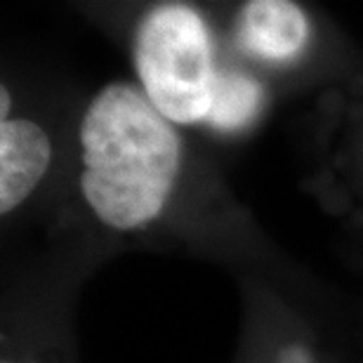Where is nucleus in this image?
I'll return each instance as SVG.
<instances>
[{"label":"nucleus","instance_id":"f257e3e1","mask_svg":"<svg viewBox=\"0 0 363 363\" xmlns=\"http://www.w3.org/2000/svg\"><path fill=\"white\" fill-rule=\"evenodd\" d=\"M85 201L104 224L135 229L161 213L179 172L170 121L130 85H108L81 125Z\"/></svg>","mask_w":363,"mask_h":363},{"label":"nucleus","instance_id":"f03ea898","mask_svg":"<svg viewBox=\"0 0 363 363\" xmlns=\"http://www.w3.org/2000/svg\"><path fill=\"white\" fill-rule=\"evenodd\" d=\"M135 64L147 99L170 123L208 118L217 69L199 12L186 5L151 10L137 28Z\"/></svg>","mask_w":363,"mask_h":363},{"label":"nucleus","instance_id":"7ed1b4c3","mask_svg":"<svg viewBox=\"0 0 363 363\" xmlns=\"http://www.w3.org/2000/svg\"><path fill=\"white\" fill-rule=\"evenodd\" d=\"M50 140L31 121L0 123V213L7 215L33 191L50 165Z\"/></svg>","mask_w":363,"mask_h":363},{"label":"nucleus","instance_id":"20e7f679","mask_svg":"<svg viewBox=\"0 0 363 363\" xmlns=\"http://www.w3.org/2000/svg\"><path fill=\"white\" fill-rule=\"evenodd\" d=\"M307 38V17L295 3L252 0L243 7L238 21V43L259 60H293Z\"/></svg>","mask_w":363,"mask_h":363},{"label":"nucleus","instance_id":"39448f33","mask_svg":"<svg viewBox=\"0 0 363 363\" xmlns=\"http://www.w3.org/2000/svg\"><path fill=\"white\" fill-rule=\"evenodd\" d=\"M259 101H262V90L252 78L234 71H217L213 108L206 121L217 130L243 128L257 113Z\"/></svg>","mask_w":363,"mask_h":363},{"label":"nucleus","instance_id":"423d86ee","mask_svg":"<svg viewBox=\"0 0 363 363\" xmlns=\"http://www.w3.org/2000/svg\"><path fill=\"white\" fill-rule=\"evenodd\" d=\"M0 97H3V104H0V113H3V121H7V108H10V97H7V90H0Z\"/></svg>","mask_w":363,"mask_h":363}]
</instances>
